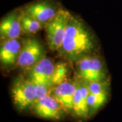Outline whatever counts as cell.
<instances>
[{
  "mask_svg": "<svg viewBox=\"0 0 122 122\" xmlns=\"http://www.w3.org/2000/svg\"><path fill=\"white\" fill-rule=\"evenodd\" d=\"M95 46L94 37L84 22L71 14L62 44L58 52L67 60L76 62L90 54Z\"/></svg>",
  "mask_w": 122,
  "mask_h": 122,
  "instance_id": "1",
  "label": "cell"
},
{
  "mask_svg": "<svg viewBox=\"0 0 122 122\" xmlns=\"http://www.w3.org/2000/svg\"><path fill=\"white\" fill-rule=\"evenodd\" d=\"M11 95L18 110L24 111L32 107L36 101L35 84L30 78L18 76L13 82Z\"/></svg>",
  "mask_w": 122,
  "mask_h": 122,
  "instance_id": "2",
  "label": "cell"
},
{
  "mask_svg": "<svg viewBox=\"0 0 122 122\" xmlns=\"http://www.w3.org/2000/svg\"><path fill=\"white\" fill-rule=\"evenodd\" d=\"M70 16L69 12L61 9L45 26L48 47L53 52L58 51L61 48Z\"/></svg>",
  "mask_w": 122,
  "mask_h": 122,
  "instance_id": "3",
  "label": "cell"
},
{
  "mask_svg": "<svg viewBox=\"0 0 122 122\" xmlns=\"http://www.w3.org/2000/svg\"><path fill=\"white\" fill-rule=\"evenodd\" d=\"M62 8L53 0H36L25 5L20 10L46 26Z\"/></svg>",
  "mask_w": 122,
  "mask_h": 122,
  "instance_id": "4",
  "label": "cell"
},
{
  "mask_svg": "<svg viewBox=\"0 0 122 122\" xmlns=\"http://www.w3.org/2000/svg\"><path fill=\"white\" fill-rule=\"evenodd\" d=\"M45 55L44 46L39 40L35 37H27L22 40L16 65L20 68L30 70L39 61L46 57Z\"/></svg>",
  "mask_w": 122,
  "mask_h": 122,
  "instance_id": "5",
  "label": "cell"
},
{
  "mask_svg": "<svg viewBox=\"0 0 122 122\" xmlns=\"http://www.w3.org/2000/svg\"><path fill=\"white\" fill-rule=\"evenodd\" d=\"M77 77L87 82L104 81L106 77L102 62L97 57L85 56L76 62Z\"/></svg>",
  "mask_w": 122,
  "mask_h": 122,
  "instance_id": "6",
  "label": "cell"
},
{
  "mask_svg": "<svg viewBox=\"0 0 122 122\" xmlns=\"http://www.w3.org/2000/svg\"><path fill=\"white\" fill-rule=\"evenodd\" d=\"M32 109L37 116L44 119L60 120L63 117L64 109L51 94L36 100Z\"/></svg>",
  "mask_w": 122,
  "mask_h": 122,
  "instance_id": "7",
  "label": "cell"
},
{
  "mask_svg": "<svg viewBox=\"0 0 122 122\" xmlns=\"http://www.w3.org/2000/svg\"><path fill=\"white\" fill-rule=\"evenodd\" d=\"M20 10H14L6 15L0 23V36L1 41L20 38L22 29L20 23Z\"/></svg>",
  "mask_w": 122,
  "mask_h": 122,
  "instance_id": "8",
  "label": "cell"
},
{
  "mask_svg": "<svg viewBox=\"0 0 122 122\" xmlns=\"http://www.w3.org/2000/svg\"><path fill=\"white\" fill-rule=\"evenodd\" d=\"M76 90L75 81L66 79L52 88L51 94L66 111H73V98Z\"/></svg>",
  "mask_w": 122,
  "mask_h": 122,
  "instance_id": "9",
  "label": "cell"
},
{
  "mask_svg": "<svg viewBox=\"0 0 122 122\" xmlns=\"http://www.w3.org/2000/svg\"><path fill=\"white\" fill-rule=\"evenodd\" d=\"M54 67V62L51 59L44 57L30 69L29 78L33 82L44 83L54 87L51 84V78Z\"/></svg>",
  "mask_w": 122,
  "mask_h": 122,
  "instance_id": "10",
  "label": "cell"
},
{
  "mask_svg": "<svg viewBox=\"0 0 122 122\" xmlns=\"http://www.w3.org/2000/svg\"><path fill=\"white\" fill-rule=\"evenodd\" d=\"M22 40L20 38L4 41L1 44L0 61L3 65L8 67L17 64L21 50Z\"/></svg>",
  "mask_w": 122,
  "mask_h": 122,
  "instance_id": "11",
  "label": "cell"
},
{
  "mask_svg": "<svg viewBox=\"0 0 122 122\" xmlns=\"http://www.w3.org/2000/svg\"><path fill=\"white\" fill-rule=\"evenodd\" d=\"M75 81L76 83V90H75L74 98H73V111L78 117L85 118L87 116L89 111L87 100L84 98L81 94L78 77L75 80Z\"/></svg>",
  "mask_w": 122,
  "mask_h": 122,
  "instance_id": "12",
  "label": "cell"
},
{
  "mask_svg": "<svg viewBox=\"0 0 122 122\" xmlns=\"http://www.w3.org/2000/svg\"><path fill=\"white\" fill-rule=\"evenodd\" d=\"M20 23L22 32L28 35H34L45 26L37 20L22 13L21 10L20 14Z\"/></svg>",
  "mask_w": 122,
  "mask_h": 122,
  "instance_id": "13",
  "label": "cell"
},
{
  "mask_svg": "<svg viewBox=\"0 0 122 122\" xmlns=\"http://www.w3.org/2000/svg\"><path fill=\"white\" fill-rule=\"evenodd\" d=\"M68 68L66 63L58 62L55 65L54 70L51 78V84L53 87L66 80Z\"/></svg>",
  "mask_w": 122,
  "mask_h": 122,
  "instance_id": "14",
  "label": "cell"
},
{
  "mask_svg": "<svg viewBox=\"0 0 122 122\" xmlns=\"http://www.w3.org/2000/svg\"><path fill=\"white\" fill-rule=\"evenodd\" d=\"M108 93H104L100 94H94L90 93L87 98V103L89 109L92 110H97L104 105L107 99Z\"/></svg>",
  "mask_w": 122,
  "mask_h": 122,
  "instance_id": "15",
  "label": "cell"
},
{
  "mask_svg": "<svg viewBox=\"0 0 122 122\" xmlns=\"http://www.w3.org/2000/svg\"><path fill=\"white\" fill-rule=\"evenodd\" d=\"M88 86L89 92L94 94H100L107 93V86L106 87V83L104 81H94V82H87Z\"/></svg>",
  "mask_w": 122,
  "mask_h": 122,
  "instance_id": "16",
  "label": "cell"
},
{
  "mask_svg": "<svg viewBox=\"0 0 122 122\" xmlns=\"http://www.w3.org/2000/svg\"><path fill=\"white\" fill-rule=\"evenodd\" d=\"M35 86V91H36V100L42 98L44 97L47 96L51 94L52 88L51 86L46 85L44 83L33 82Z\"/></svg>",
  "mask_w": 122,
  "mask_h": 122,
  "instance_id": "17",
  "label": "cell"
}]
</instances>
